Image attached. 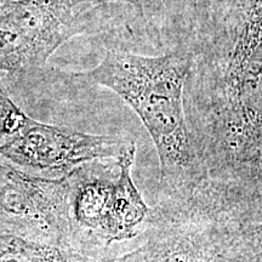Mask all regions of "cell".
I'll use <instances>...</instances> for the list:
<instances>
[{
    "label": "cell",
    "instance_id": "6da1fadb",
    "mask_svg": "<svg viewBox=\"0 0 262 262\" xmlns=\"http://www.w3.org/2000/svg\"><path fill=\"white\" fill-rule=\"evenodd\" d=\"M179 45L192 55L185 111L199 195L238 222L262 220V0H216Z\"/></svg>",
    "mask_w": 262,
    "mask_h": 262
},
{
    "label": "cell",
    "instance_id": "7a4b0ae2",
    "mask_svg": "<svg viewBox=\"0 0 262 262\" xmlns=\"http://www.w3.org/2000/svg\"><path fill=\"white\" fill-rule=\"evenodd\" d=\"M192 55L178 45L162 56H142L110 48L93 70L71 74L108 88L137 114L155 143L163 201L187 204L204 183L185 111V86Z\"/></svg>",
    "mask_w": 262,
    "mask_h": 262
},
{
    "label": "cell",
    "instance_id": "3957f363",
    "mask_svg": "<svg viewBox=\"0 0 262 262\" xmlns=\"http://www.w3.org/2000/svg\"><path fill=\"white\" fill-rule=\"evenodd\" d=\"M100 8L75 0H0V72L40 70L68 39L100 31Z\"/></svg>",
    "mask_w": 262,
    "mask_h": 262
},
{
    "label": "cell",
    "instance_id": "277c9868",
    "mask_svg": "<svg viewBox=\"0 0 262 262\" xmlns=\"http://www.w3.org/2000/svg\"><path fill=\"white\" fill-rule=\"evenodd\" d=\"M146 241L106 262H242L239 224L187 203L160 201L146 221Z\"/></svg>",
    "mask_w": 262,
    "mask_h": 262
},
{
    "label": "cell",
    "instance_id": "5b68a950",
    "mask_svg": "<svg viewBox=\"0 0 262 262\" xmlns=\"http://www.w3.org/2000/svg\"><path fill=\"white\" fill-rule=\"evenodd\" d=\"M134 146L127 137L86 134L29 118L17 135L0 145V155L25 168L64 173L96 160H118Z\"/></svg>",
    "mask_w": 262,
    "mask_h": 262
},
{
    "label": "cell",
    "instance_id": "8992f818",
    "mask_svg": "<svg viewBox=\"0 0 262 262\" xmlns=\"http://www.w3.org/2000/svg\"><path fill=\"white\" fill-rule=\"evenodd\" d=\"M0 210L37 224L50 242L72 244L68 178H33L0 163Z\"/></svg>",
    "mask_w": 262,
    "mask_h": 262
},
{
    "label": "cell",
    "instance_id": "52a82bcc",
    "mask_svg": "<svg viewBox=\"0 0 262 262\" xmlns=\"http://www.w3.org/2000/svg\"><path fill=\"white\" fill-rule=\"evenodd\" d=\"M118 172V171H117ZM110 166L89 169L79 166L68 176L70 219L72 229L77 226L98 244L111 243V217L114 181Z\"/></svg>",
    "mask_w": 262,
    "mask_h": 262
},
{
    "label": "cell",
    "instance_id": "ba28073f",
    "mask_svg": "<svg viewBox=\"0 0 262 262\" xmlns=\"http://www.w3.org/2000/svg\"><path fill=\"white\" fill-rule=\"evenodd\" d=\"M135 156L136 146H134L117 160L118 172L113 189L111 243L136 237L150 212V208L143 201L131 175Z\"/></svg>",
    "mask_w": 262,
    "mask_h": 262
},
{
    "label": "cell",
    "instance_id": "9c48e42d",
    "mask_svg": "<svg viewBox=\"0 0 262 262\" xmlns=\"http://www.w3.org/2000/svg\"><path fill=\"white\" fill-rule=\"evenodd\" d=\"M73 244L37 242L0 231V262H106Z\"/></svg>",
    "mask_w": 262,
    "mask_h": 262
},
{
    "label": "cell",
    "instance_id": "30bf717a",
    "mask_svg": "<svg viewBox=\"0 0 262 262\" xmlns=\"http://www.w3.org/2000/svg\"><path fill=\"white\" fill-rule=\"evenodd\" d=\"M77 4L103 6L108 3H124L135 9L137 17L146 25L149 35L162 41L163 28L168 17V0H75Z\"/></svg>",
    "mask_w": 262,
    "mask_h": 262
},
{
    "label": "cell",
    "instance_id": "8fae6325",
    "mask_svg": "<svg viewBox=\"0 0 262 262\" xmlns=\"http://www.w3.org/2000/svg\"><path fill=\"white\" fill-rule=\"evenodd\" d=\"M28 120L29 117L12 101L0 79V145L17 135Z\"/></svg>",
    "mask_w": 262,
    "mask_h": 262
},
{
    "label": "cell",
    "instance_id": "7c38bea8",
    "mask_svg": "<svg viewBox=\"0 0 262 262\" xmlns=\"http://www.w3.org/2000/svg\"><path fill=\"white\" fill-rule=\"evenodd\" d=\"M237 244L242 262H262V220L239 225Z\"/></svg>",
    "mask_w": 262,
    "mask_h": 262
},
{
    "label": "cell",
    "instance_id": "4fadbf2b",
    "mask_svg": "<svg viewBox=\"0 0 262 262\" xmlns=\"http://www.w3.org/2000/svg\"><path fill=\"white\" fill-rule=\"evenodd\" d=\"M215 2L216 0H185L180 39L186 37L205 21Z\"/></svg>",
    "mask_w": 262,
    "mask_h": 262
}]
</instances>
